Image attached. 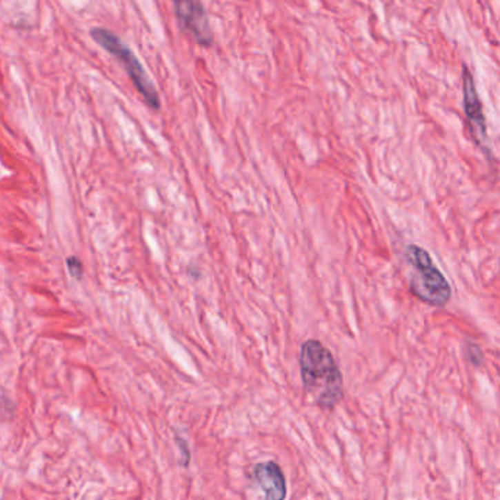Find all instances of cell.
I'll return each instance as SVG.
<instances>
[{"label":"cell","mask_w":500,"mask_h":500,"mask_svg":"<svg viewBox=\"0 0 500 500\" xmlns=\"http://www.w3.org/2000/svg\"><path fill=\"white\" fill-rule=\"evenodd\" d=\"M299 370L302 385L319 408L332 411L343 399V379L328 346L317 339L301 345Z\"/></svg>","instance_id":"obj_1"},{"label":"cell","mask_w":500,"mask_h":500,"mask_svg":"<svg viewBox=\"0 0 500 500\" xmlns=\"http://www.w3.org/2000/svg\"><path fill=\"white\" fill-rule=\"evenodd\" d=\"M406 259L414 267L410 289L415 298L433 307H445L452 298V288L430 254L418 246L406 248Z\"/></svg>","instance_id":"obj_2"},{"label":"cell","mask_w":500,"mask_h":500,"mask_svg":"<svg viewBox=\"0 0 500 500\" xmlns=\"http://www.w3.org/2000/svg\"><path fill=\"white\" fill-rule=\"evenodd\" d=\"M91 37L97 41L101 48L109 52L110 54L118 57V61L122 62L123 68L126 69L128 75H130L134 87L138 90L139 94L144 99L151 109H160V97L159 92L153 84V81L147 75L144 66L138 61L135 53L131 50L128 44H125L114 32L106 28H92Z\"/></svg>","instance_id":"obj_3"},{"label":"cell","mask_w":500,"mask_h":500,"mask_svg":"<svg viewBox=\"0 0 500 500\" xmlns=\"http://www.w3.org/2000/svg\"><path fill=\"white\" fill-rule=\"evenodd\" d=\"M462 90H463V110L467 116V123L474 141L484 147L487 143V123L483 112V103L477 91L474 78L470 69L462 68Z\"/></svg>","instance_id":"obj_4"},{"label":"cell","mask_w":500,"mask_h":500,"mask_svg":"<svg viewBox=\"0 0 500 500\" xmlns=\"http://www.w3.org/2000/svg\"><path fill=\"white\" fill-rule=\"evenodd\" d=\"M175 14L181 27L191 34L197 43L206 46V48L213 44L210 21H208L207 10L201 2H192V0L177 2Z\"/></svg>","instance_id":"obj_5"},{"label":"cell","mask_w":500,"mask_h":500,"mask_svg":"<svg viewBox=\"0 0 500 500\" xmlns=\"http://www.w3.org/2000/svg\"><path fill=\"white\" fill-rule=\"evenodd\" d=\"M251 480L259 486L263 500H285L286 479L281 465L274 461L260 462L252 468Z\"/></svg>","instance_id":"obj_6"},{"label":"cell","mask_w":500,"mask_h":500,"mask_svg":"<svg viewBox=\"0 0 500 500\" xmlns=\"http://www.w3.org/2000/svg\"><path fill=\"white\" fill-rule=\"evenodd\" d=\"M467 358H468V361H470L474 367H479V366L481 364V361H483V354H481V351H480V348L477 346V345L470 343V345L467 346Z\"/></svg>","instance_id":"obj_7"},{"label":"cell","mask_w":500,"mask_h":500,"mask_svg":"<svg viewBox=\"0 0 500 500\" xmlns=\"http://www.w3.org/2000/svg\"><path fill=\"white\" fill-rule=\"evenodd\" d=\"M66 263H68V269H69L71 276H74L75 279L83 277L84 267H83V263H81L77 257H69Z\"/></svg>","instance_id":"obj_8"},{"label":"cell","mask_w":500,"mask_h":500,"mask_svg":"<svg viewBox=\"0 0 500 500\" xmlns=\"http://www.w3.org/2000/svg\"><path fill=\"white\" fill-rule=\"evenodd\" d=\"M177 443L181 446L182 453H185V465H187L190 462V450H188L187 445H185V441L181 437H177Z\"/></svg>","instance_id":"obj_9"}]
</instances>
